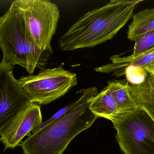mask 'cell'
<instances>
[{
	"mask_svg": "<svg viewBox=\"0 0 154 154\" xmlns=\"http://www.w3.org/2000/svg\"><path fill=\"white\" fill-rule=\"evenodd\" d=\"M79 98L67 111L51 124L33 131L20 146L24 154H63L69 144L79 134L89 128L98 116L89 108L98 94L96 87L82 89Z\"/></svg>",
	"mask_w": 154,
	"mask_h": 154,
	"instance_id": "6da1fadb",
	"label": "cell"
},
{
	"mask_svg": "<svg viewBox=\"0 0 154 154\" xmlns=\"http://www.w3.org/2000/svg\"><path fill=\"white\" fill-rule=\"evenodd\" d=\"M143 0H111L89 11L59 38L63 51L93 48L115 37L134 16L137 5Z\"/></svg>",
	"mask_w": 154,
	"mask_h": 154,
	"instance_id": "7a4b0ae2",
	"label": "cell"
},
{
	"mask_svg": "<svg viewBox=\"0 0 154 154\" xmlns=\"http://www.w3.org/2000/svg\"><path fill=\"white\" fill-rule=\"evenodd\" d=\"M0 49L3 59L19 65L32 75L45 69L53 51H42L29 33L23 20L12 6L0 17Z\"/></svg>",
	"mask_w": 154,
	"mask_h": 154,
	"instance_id": "3957f363",
	"label": "cell"
},
{
	"mask_svg": "<svg viewBox=\"0 0 154 154\" xmlns=\"http://www.w3.org/2000/svg\"><path fill=\"white\" fill-rule=\"evenodd\" d=\"M125 154H154V121L144 109L121 113L110 119Z\"/></svg>",
	"mask_w": 154,
	"mask_h": 154,
	"instance_id": "277c9868",
	"label": "cell"
},
{
	"mask_svg": "<svg viewBox=\"0 0 154 154\" xmlns=\"http://www.w3.org/2000/svg\"><path fill=\"white\" fill-rule=\"evenodd\" d=\"M20 14L36 45L42 51H52L60 14L56 4L47 0H16L11 5Z\"/></svg>",
	"mask_w": 154,
	"mask_h": 154,
	"instance_id": "5b68a950",
	"label": "cell"
},
{
	"mask_svg": "<svg viewBox=\"0 0 154 154\" xmlns=\"http://www.w3.org/2000/svg\"><path fill=\"white\" fill-rule=\"evenodd\" d=\"M18 80L31 103L38 105L53 102L78 84L76 74L61 66L42 70L38 75L23 77Z\"/></svg>",
	"mask_w": 154,
	"mask_h": 154,
	"instance_id": "8992f818",
	"label": "cell"
},
{
	"mask_svg": "<svg viewBox=\"0 0 154 154\" xmlns=\"http://www.w3.org/2000/svg\"><path fill=\"white\" fill-rule=\"evenodd\" d=\"M14 68L3 59L0 62V135L21 112L32 104L14 77Z\"/></svg>",
	"mask_w": 154,
	"mask_h": 154,
	"instance_id": "52a82bcc",
	"label": "cell"
},
{
	"mask_svg": "<svg viewBox=\"0 0 154 154\" xmlns=\"http://www.w3.org/2000/svg\"><path fill=\"white\" fill-rule=\"evenodd\" d=\"M40 107L32 103L21 112L0 135V142L4 150L14 149L20 145L22 140L42 123Z\"/></svg>",
	"mask_w": 154,
	"mask_h": 154,
	"instance_id": "ba28073f",
	"label": "cell"
},
{
	"mask_svg": "<svg viewBox=\"0 0 154 154\" xmlns=\"http://www.w3.org/2000/svg\"><path fill=\"white\" fill-rule=\"evenodd\" d=\"M129 88L137 107L145 110L154 121V76L148 73L144 82L138 85L129 84Z\"/></svg>",
	"mask_w": 154,
	"mask_h": 154,
	"instance_id": "9c48e42d",
	"label": "cell"
},
{
	"mask_svg": "<svg viewBox=\"0 0 154 154\" xmlns=\"http://www.w3.org/2000/svg\"><path fill=\"white\" fill-rule=\"evenodd\" d=\"M129 83L127 80L109 81L107 88L116 103L120 114L132 112L137 105L129 91Z\"/></svg>",
	"mask_w": 154,
	"mask_h": 154,
	"instance_id": "30bf717a",
	"label": "cell"
},
{
	"mask_svg": "<svg viewBox=\"0 0 154 154\" xmlns=\"http://www.w3.org/2000/svg\"><path fill=\"white\" fill-rule=\"evenodd\" d=\"M89 108L98 117L109 120L120 114L116 101L106 87L92 99Z\"/></svg>",
	"mask_w": 154,
	"mask_h": 154,
	"instance_id": "8fae6325",
	"label": "cell"
},
{
	"mask_svg": "<svg viewBox=\"0 0 154 154\" xmlns=\"http://www.w3.org/2000/svg\"><path fill=\"white\" fill-rule=\"evenodd\" d=\"M154 30V8L145 9L133 16L128 26V39L136 41L145 33Z\"/></svg>",
	"mask_w": 154,
	"mask_h": 154,
	"instance_id": "7c38bea8",
	"label": "cell"
},
{
	"mask_svg": "<svg viewBox=\"0 0 154 154\" xmlns=\"http://www.w3.org/2000/svg\"><path fill=\"white\" fill-rule=\"evenodd\" d=\"M134 52L130 56L121 57L124 60L134 59L150 51L154 48V30L146 33L136 41ZM121 56V55H120Z\"/></svg>",
	"mask_w": 154,
	"mask_h": 154,
	"instance_id": "4fadbf2b",
	"label": "cell"
},
{
	"mask_svg": "<svg viewBox=\"0 0 154 154\" xmlns=\"http://www.w3.org/2000/svg\"><path fill=\"white\" fill-rule=\"evenodd\" d=\"M148 74L144 68L130 65L123 70L120 77L125 75L129 84L138 85L146 80Z\"/></svg>",
	"mask_w": 154,
	"mask_h": 154,
	"instance_id": "5bb4252c",
	"label": "cell"
},
{
	"mask_svg": "<svg viewBox=\"0 0 154 154\" xmlns=\"http://www.w3.org/2000/svg\"><path fill=\"white\" fill-rule=\"evenodd\" d=\"M71 104H69V105L66 106L65 107H64L63 108H62V109H60L59 111H58L57 113H56L55 115H53L51 117L50 119H49L48 120H47V121H46L45 122H44V123H42V124H41V125L38 128L35 129V130L39 129V128H42V127H43L48 125L49 124H51V123H52L53 121L56 120V119H57L59 118L61 116L64 115V114H65L67 111L68 109L69 108L71 107ZM35 130H34V131H35Z\"/></svg>",
	"mask_w": 154,
	"mask_h": 154,
	"instance_id": "9a60e30c",
	"label": "cell"
},
{
	"mask_svg": "<svg viewBox=\"0 0 154 154\" xmlns=\"http://www.w3.org/2000/svg\"><path fill=\"white\" fill-rule=\"evenodd\" d=\"M144 69L148 73L154 76V61L149 65L144 67Z\"/></svg>",
	"mask_w": 154,
	"mask_h": 154,
	"instance_id": "2e32d148",
	"label": "cell"
}]
</instances>
